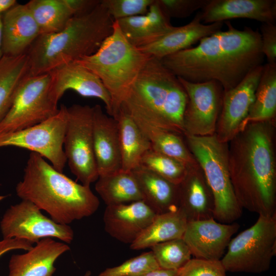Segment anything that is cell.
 <instances>
[{"label":"cell","mask_w":276,"mask_h":276,"mask_svg":"<svg viewBox=\"0 0 276 276\" xmlns=\"http://www.w3.org/2000/svg\"><path fill=\"white\" fill-rule=\"evenodd\" d=\"M227 29L201 39L194 47L161 59L177 77L198 83L216 81L227 91L237 86L252 70L263 65L259 31L249 27Z\"/></svg>","instance_id":"cell-1"},{"label":"cell","mask_w":276,"mask_h":276,"mask_svg":"<svg viewBox=\"0 0 276 276\" xmlns=\"http://www.w3.org/2000/svg\"><path fill=\"white\" fill-rule=\"evenodd\" d=\"M275 120L248 124L228 142V165L243 209L276 215Z\"/></svg>","instance_id":"cell-2"},{"label":"cell","mask_w":276,"mask_h":276,"mask_svg":"<svg viewBox=\"0 0 276 276\" xmlns=\"http://www.w3.org/2000/svg\"><path fill=\"white\" fill-rule=\"evenodd\" d=\"M16 193L22 200L31 202L61 224L68 225L92 215L100 204L90 186L77 183L32 152L22 180L16 185Z\"/></svg>","instance_id":"cell-3"},{"label":"cell","mask_w":276,"mask_h":276,"mask_svg":"<svg viewBox=\"0 0 276 276\" xmlns=\"http://www.w3.org/2000/svg\"><path fill=\"white\" fill-rule=\"evenodd\" d=\"M114 22L100 1L87 12L73 16L61 31L40 35L26 53L29 76L48 73L94 54L112 33Z\"/></svg>","instance_id":"cell-4"},{"label":"cell","mask_w":276,"mask_h":276,"mask_svg":"<svg viewBox=\"0 0 276 276\" xmlns=\"http://www.w3.org/2000/svg\"><path fill=\"white\" fill-rule=\"evenodd\" d=\"M187 100L178 77L161 59L151 56L120 108L133 119L183 137V115Z\"/></svg>","instance_id":"cell-5"},{"label":"cell","mask_w":276,"mask_h":276,"mask_svg":"<svg viewBox=\"0 0 276 276\" xmlns=\"http://www.w3.org/2000/svg\"><path fill=\"white\" fill-rule=\"evenodd\" d=\"M151 56L125 38L114 20L112 33L94 54L75 61L101 81L111 99L112 116L118 114L123 102Z\"/></svg>","instance_id":"cell-6"},{"label":"cell","mask_w":276,"mask_h":276,"mask_svg":"<svg viewBox=\"0 0 276 276\" xmlns=\"http://www.w3.org/2000/svg\"><path fill=\"white\" fill-rule=\"evenodd\" d=\"M185 142L202 169L212 192L215 203L214 218L232 223L242 215L236 198L228 165V143L211 136H183Z\"/></svg>","instance_id":"cell-7"},{"label":"cell","mask_w":276,"mask_h":276,"mask_svg":"<svg viewBox=\"0 0 276 276\" xmlns=\"http://www.w3.org/2000/svg\"><path fill=\"white\" fill-rule=\"evenodd\" d=\"M276 254V215H259L250 227L231 239L221 259L226 271L260 273Z\"/></svg>","instance_id":"cell-8"},{"label":"cell","mask_w":276,"mask_h":276,"mask_svg":"<svg viewBox=\"0 0 276 276\" xmlns=\"http://www.w3.org/2000/svg\"><path fill=\"white\" fill-rule=\"evenodd\" d=\"M63 149L71 172L81 184L90 186L99 177L93 144L94 107L73 104L67 107Z\"/></svg>","instance_id":"cell-9"},{"label":"cell","mask_w":276,"mask_h":276,"mask_svg":"<svg viewBox=\"0 0 276 276\" xmlns=\"http://www.w3.org/2000/svg\"><path fill=\"white\" fill-rule=\"evenodd\" d=\"M50 85L49 73L26 77L0 123V135L34 125L56 114L59 109L50 97Z\"/></svg>","instance_id":"cell-10"},{"label":"cell","mask_w":276,"mask_h":276,"mask_svg":"<svg viewBox=\"0 0 276 276\" xmlns=\"http://www.w3.org/2000/svg\"><path fill=\"white\" fill-rule=\"evenodd\" d=\"M67 120L66 106L62 104L56 114L39 123L0 135V147L30 150L48 159L56 170L63 173L67 162L63 149Z\"/></svg>","instance_id":"cell-11"},{"label":"cell","mask_w":276,"mask_h":276,"mask_svg":"<svg viewBox=\"0 0 276 276\" xmlns=\"http://www.w3.org/2000/svg\"><path fill=\"white\" fill-rule=\"evenodd\" d=\"M0 227L3 239L16 238L35 244L42 239L54 238L70 244L74 239L71 226L55 222L28 200L11 205L4 214Z\"/></svg>","instance_id":"cell-12"},{"label":"cell","mask_w":276,"mask_h":276,"mask_svg":"<svg viewBox=\"0 0 276 276\" xmlns=\"http://www.w3.org/2000/svg\"><path fill=\"white\" fill-rule=\"evenodd\" d=\"M178 78L188 97L183 115L184 135L215 134L221 109L223 87L216 81L195 83Z\"/></svg>","instance_id":"cell-13"},{"label":"cell","mask_w":276,"mask_h":276,"mask_svg":"<svg viewBox=\"0 0 276 276\" xmlns=\"http://www.w3.org/2000/svg\"><path fill=\"white\" fill-rule=\"evenodd\" d=\"M263 70V65L256 67L234 88L224 91L215 133L221 142L228 143L241 130L254 102Z\"/></svg>","instance_id":"cell-14"},{"label":"cell","mask_w":276,"mask_h":276,"mask_svg":"<svg viewBox=\"0 0 276 276\" xmlns=\"http://www.w3.org/2000/svg\"><path fill=\"white\" fill-rule=\"evenodd\" d=\"M240 226L223 223L214 218L188 222L182 239L194 258L219 261Z\"/></svg>","instance_id":"cell-15"},{"label":"cell","mask_w":276,"mask_h":276,"mask_svg":"<svg viewBox=\"0 0 276 276\" xmlns=\"http://www.w3.org/2000/svg\"><path fill=\"white\" fill-rule=\"evenodd\" d=\"M50 75L49 95L57 104L64 93L69 89L84 97L101 100L109 116H112L110 96L100 79L92 72L76 61L60 65L48 73Z\"/></svg>","instance_id":"cell-16"},{"label":"cell","mask_w":276,"mask_h":276,"mask_svg":"<svg viewBox=\"0 0 276 276\" xmlns=\"http://www.w3.org/2000/svg\"><path fill=\"white\" fill-rule=\"evenodd\" d=\"M156 214L143 201L106 206L104 229L114 239L131 244Z\"/></svg>","instance_id":"cell-17"},{"label":"cell","mask_w":276,"mask_h":276,"mask_svg":"<svg viewBox=\"0 0 276 276\" xmlns=\"http://www.w3.org/2000/svg\"><path fill=\"white\" fill-rule=\"evenodd\" d=\"M93 107L94 150L99 176L121 171V154L117 120L105 114L100 105Z\"/></svg>","instance_id":"cell-18"},{"label":"cell","mask_w":276,"mask_h":276,"mask_svg":"<svg viewBox=\"0 0 276 276\" xmlns=\"http://www.w3.org/2000/svg\"><path fill=\"white\" fill-rule=\"evenodd\" d=\"M178 209L188 222L214 218V196L198 163L188 167L185 177L178 184Z\"/></svg>","instance_id":"cell-19"},{"label":"cell","mask_w":276,"mask_h":276,"mask_svg":"<svg viewBox=\"0 0 276 276\" xmlns=\"http://www.w3.org/2000/svg\"><path fill=\"white\" fill-rule=\"evenodd\" d=\"M199 12L204 24L239 18L275 24L276 1L208 0Z\"/></svg>","instance_id":"cell-20"},{"label":"cell","mask_w":276,"mask_h":276,"mask_svg":"<svg viewBox=\"0 0 276 276\" xmlns=\"http://www.w3.org/2000/svg\"><path fill=\"white\" fill-rule=\"evenodd\" d=\"M3 55L25 54L40 35L37 23L26 4H15L2 15Z\"/></svg>","instance_id":"cell-21"},{"label":"cell","mask_w":276,"mask_h":276,"mask_svg":"<svg viewBox=\"0 0 276 276\" xmlns=\"http://www.w3.org/2000/svg\"><path fill=\"white\" fill-rule=\"evenodd\" d=\"M70 249L65 243L42 239L27 252L11 256L8 276H52L55 261Z\"/></svg>","instance_id":"cell-22"},{"label":"cell","mask_w":276,"mask_h":276,"mask_svg":"<svg viewBox=\"0 0 276 276\" xmlns=\"http://www.w3.org/2000/svg\"><path fill=\"white\" fill-rule=\"evenodd\" d=\"M223 22L204 24L200 12L188 24L174 28L157 41L139 48L144 53L159 59L191 48L201 39L210 36L222 28Z\"/></svg>","instance_id":"cell-23"},{"label":"cell","mask_w":276,"mask_h":276,"mask_svg":"<svg viewBox=\"0 0 276 276\" xmlns=\"http://www.w3.org/2000/svg\"><path fill=\"white\" fill-rule=\"evenodd\" d=\"M116 21L125 38L138 48L157 41L175 27L156 0L150 6L146 14Z\"/></svg>","instance_id":"cell-24"},{"label":"cell","mask_w":276,"mask_h":276,"mask_svg":"<svg viewBox=\"0 0 276 276\" xmlns=\"http://www.w3.org/2000/svg\"><path fill=\"white\" fill-rule=\"evenodd\" d=\"M143 196V201L156 214L178 210V185L140 165L132 171Z\"/></svg>","instance_id":"cell-25"},{"label":"cell","mask_w":276,"mask_h":276,"mask_svg":"<svg viewBox=\"0 0 276 276\" xmlns=\"http://www.w3.org/2000/svg\"><path fill=\"white\" fill-rule=\"evenodd\" d=\"M114 119L119 129L121 170L131 171L140 166L143 156L151 149V144L134 120L122 108Z\"/></svg>","instance_id":"cell-26"},{"label":"cell","mask_w":276,"mask_h":276,"mask_svg":"<svg viewBox=\"0 0 276 276\" xmlns=\"http://www.w3.org/2000/svg\"><path fill=\"white\" fill-rule=\"evenodd\" d=\"M188 221L178 209L156 214L151 222L130 244L133 250L151 248L171 240L182 238Z\"/></svg>","instance_id":"cell-27"},{"label":"cell","mask_w":276,"mask_h":276,"mask_svg":"<svg viewBox=\"0 0 276 276\" xmlns=\"http://www.w3.org/2000/svg\"><path fill=\"white\" fill-rule=\"evenodd\" d=\"M95 190L106 206L143 200L138 182L132 171L99 176Z\"/></svg>","instance_id":"cell-28"},{"label":"cell","mask_w":276,"mask_h":276,"mask_svg":"<svg viewBox=\"0 0 276 276\" xmlns=\"http://www.w3.org/2000/svg\"><path fill=\"white\" fill-rule=\"evenodd\" d=\"M275 115L276 65L267 63L263 65L254 102L241 130L251 123L275 120Z\"/></svg>","instance_id":"cell-29"},{"label":"cell","mask_w":276,"mask_h":276,"mask_svg":"<svg viewBox=\"0 0 276 276\" xmlns=\"http://www.w3.org/2000/svg\"><path fill=\"white\" fill-rule=\"evenodd\" d=\"M29 73L26 53L17 56L3 55L1 58L0 123L9 110L19 85Z\"/></svg>","instance_id":"cell-30"},{"label":"cell","mask_w":276,"mask_h":276,"mask_svg":"<svg viewBox=\"0 0 276 276\" xmlns=\"http://www.w3.org/2000/svg\"><path fill=\"white\" fill-rule=\"evenodd\" d=\"M41 34L59 32L74 14L67 0H31L26 3Z\"/></svg>","instance_id":"cell-31"},{"label":"cell","mask_w":276,"mask_h":276,"mask_svg":"<svg viewBox=\"0 0 276 276\" xmlns=\"http://www.w3.org/2000/svg\"><path fill=\"white\" fill-rule=\"evenodd\" d=\"M133 119L149 140L152 150L175 158L188 167L198 164L183 136Z\"/></svg>","instance_id":"cell-32"},{"label":"cell","mask_w":276,"mask_h":276,"mask_svg":"<svg viewBox=\"0 0 276 276\" xmlns=\"http://www.w3.org/2000/svg\"><path fill=\"white\" fill-rule=\"evenodd\" d=\"M140 165L176 185L183 180L188 168L183 163L152 149L145 154Z\"/></svg>","instance_id":"cell-33"},{"label":"cell","mask_w":276,"mask_h":276,"mask_svg":"<svg viewBox=\"0 0 276 276\" xmlns=\"http://www.w3.org/2000/svg\"><path fill=\"white\" fill-rule=\"evenodd\" d=\"M151 248L161 268L178 270L192 259L189 248L182 238L160 243Z\"/></svg>","instance_id":"cell-34"},{"label":"cell","mask_w":276,"mask_h":276,"mask_svg":"<svg viewBox=\"0 0 276 276\" xmlns=\"http://www.w3.org/2000/svg\"><path fill=\"white\" fill-rule=\"evenodd\" d=\"M160 268L152 251L126 260L121 265L108 268L99 276H140Z\"/></svg>","instance_id":"cell-35"},{"label":"cell","mask_w":276,"mask_h":276,"mask_svg":"<svg viewBox=\"0 0 276 276\" xmlns=\"http://www.w3.org/2000/svg\"><path fill=\"white\" fill-rule=\"evenodd\" d=\"M154 0H101L114 20L145 15Z\"/></svg>","instance_id":"cell-36"},{"label":"cell","mask_w":276,"mask_h":276,"mask_svg":"<svg viewBox=\"0 0 276 276\" xmlns=\"http://www.w3.org/2000/svg\"><path fill=\"white\" fill-rule=\"evenodd\" d=\"M226 272L220 260L193 258L178 270L177 276H226Z\"/></svg>","instance_id":"cell-37"},{"label":"cell","mask_w":276,"mask_h":276,"mask_svg":"<svg viewBox=\"0 0 276 276\" xmlns=\"http://www.w3.org/2000/svg\"><path fill=\"white\" fill-rule=\"evenodd\" d=\"M170 18H185L202 9L208 0H156Z\"/></svg>","instance_id":"cell-38"},{"label":"cell","mask_w":276,"mask_h":276,"mask_svg":"<svg viewBox=\"0 0 276 276\" xmlns=\"http://www.w3.org/2000/svg\"><path fill=\"white\" fill-rule=\"evenodd\" d=\"M261 50L267 63L276 65V26L275 24L262 23L259 31Z\"/></svg>","instance_id":"cell-39"},{"label":"cell","mask_w":276,"mask_h":276,"mask_svg":"<svg viewBox=\"0 0 276 276\" xmlns=\"http://www.w3.org/2000/svg\"><path fill=\"white\" fill-rule=\"evenodd\" d=\"M29 243L24 240L16 238L3 239L0 241V258L7 252L15 249L28 250Z\"/></svg>","instance_id":"cell-40"},{"label":"cell","mask_w":276,"mask_h":276,"mask_svg":"<svg viewBox=\"0 0 276 276\" xmlns=\"http://www.w3.org/2000/svg\"><path fill=\"white\" fill-rule=\"evenodd\" d=\"M178 270L161 268L150 271L140 276H177Z\"/></svg>","instance_id":"cell-41"},{"label":"cell","mask_w":276,"mask_h":276,"mask_svg":"<svg viewBox=\"0 0 276 276\" xmlns=\"http://www.w3.org/2000/svg\"><path fill=\"white\" fill-rule=\"evenodd\" d=\"M16 3L15 0H0V13L6 11Z\"/></svg>","instance_id":"cell-42"},{"label":"cell","mask_w":276,"mask_h":276,"mask_svg":"<svg viewBox=\"0 0 276 276\" xmlns=\"http://www.w3.org/2000/svg\"><path fill=\"white\" fill-rule=\"evenodd\" d=\"M3 24L2 14L0 13V59L3 56L2 52Z\"/></svg>","instance_id":"cell-43"},{"label":"cell","mask_w":276,"mask_h":276,"mask_svg":"<svg viewBox=\"0 0 276 276\" xmlns=\"http://www.w3.org/2000/svg\"><path fill=\"white\" fill-rule=\"evenodd\" d=\"M90 272L88 271L87 272H86L85 273V274L84 275V276H89L90 275Z\"/></svg>","instance_id":"cell-44"}]
</instances>
